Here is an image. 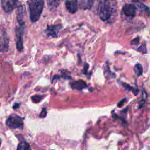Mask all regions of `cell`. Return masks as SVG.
I'll list each match as a JSON object with an SVG mask.
<instances>
[{
  "label": "cell",
  "instance_id": "cell-2",
  "mask_svg": "<svg viewBox=\"0 0 150 150\" xmlns=\"http://www.w3.org/2000/svg\"><path fill=\"white\" fill-rule=\"evenodd\" d=\"M97 11L100 19L103 21L108 20L113 13V8L108 1H100L97 7Z\"/></svg>",
  "mask_w": 150,
  "mask_h": 150
},
{
  "label": "cell",
  "instance_id": "cell-18",
  "mask_svg": "<svg viewBox=\"0 0 150 150\" xmlns=\"http://www.w3.org/2000/svg\"><path fill=\"white\" fill-rule=\"evenodd\" d=\"M42 98H43V96L41 95H35L31 97V100L32 102L38 103L42 99Z\"/></svg>",
  "mask_w": 150,
  "mask_h": 150
},
{
  "label": "cell",
  "instance_id": "cell-22",
  "mask_svg": "<svg viewBox=\"0 0 150 150\" xmlns=\"http://www.w3.org/2000/svg\"><path fill=\"white\" fill-rule=\"evenodd\" d=\"M125 100H126V98H125L124 99L121 100V101L118 103V107H122V106L124 105V103L125 101Z\"/></svg>",
  "mask_w": 150,
  "mask_h": 150
},
{
  "label": "cell",
  "instance_id": "cell-20",
  "mask_svg": "<svg viewBox=\"0 0 150 150\" xmlns=\"http://www.w3.org/2000/svg\"><path fill=\"white\" fill-rule=\"evenodd\" d=\"M47 114V111H46V108H43L39 115V117L40 118H45Z\"/></svg>",
  "mask_w": 150,
  "mask_h": 150
},
{
  "label": "cell",
  "instance_id": "cell-19",
  "mask_svg": "<svg viewBox=\"0 0 150 150\" xmlns=\"http://www.w3.org/2000/svg\"><path fill=\"white\" fill-rule=\"evenodd\" d=\"M137 50H138L139 52L142 53H146V45L145 44H142L141 45L138 49Z\"/></svg>",
  "mask_w": 150,
  "mask_h": 150
},
{
  "label": "cell",
  "instance_id": "cell-1",
  "mask_svg": "<svg viewBox=\"0 0 150 150\" xmlns=\"http://www.w3.org/2000/svg\"><path fill=\"white\" fill-rule=\"evenodd\" d=\"M28 2L30 12V19L32 22H36L39 19L41 15L44 1L42 0H31Z\"/></svg>",
  "mask_w": 150,
  "mask_h": 150
},
{
  "label": "cell",
  "instance_id": "cell-3",
  "mask_svg": "<svg viewBox=\"0 0 150 150\" xmlns=\"http://www.w3.org/2000/svg\"><path fill=\"white\" fill-rule=\"evenodd\" d=\"M6 124L8 127L12 129H22L23 125V119L18 115H12L6 120Z\"/></svg>",
  "mask_w": 150,
  "mask_h": 150
},
{
  "label": "cell",
  "instance_id": "cell-8",
  "mask_svg": "<svg viewBox=\"0 0 150 150\" xmlns=\"http://www.w3.org/2000/svg\"><path fill=\"white\" fill-rule=\"evenodd\" d=\"M26 14L25 8L23 5H19L18 6V11L16 15V19L19 25L25 24L24 18Z\"/></svg>",
  "mask_w": 150,
  "mask_h": 150
},
{
  "label": "cell",
  "instance_id": "cell-23",
  "mask_svg": "<svg viewBox=\"0 0 150 150\" xmlns=\"http://www.w3.org/2000/svg\"><path fill=\"white\" fill-rule=\"evenodd\" d=\"M19 105H20V104H19V103H15V104L13 105V108L14 109H15V108H18L19 107Z\"/></svg>",
  "mask_w": 150,
  "mask_h": 150
},
{
  "label": "cell",
  "instance_id": "cell-11",
  "mask_svg": "<svg viewBox=\"0 0 150 150\" xmlns=\"http://www.w3.org/2000/svg\"><path fill=\"white\" fill-rule=\"evenodd\" d=\"M70 85L73 89L78 90H81L87 87V83L82 80H79L77 81H75L71 83Z\"/></svg>",
  "mask_w": 150,
  "mask_h": 150
},
{
  "label": "cell",
  "instance_id": "cell-9",
  "mask_svg": "<svg viewBox=\"0 0 150 150\" xmlns=\"http://www.w3.org/2000/svg\"><path fill=\"white\" fill-rule=\"evenodd\" d=\"M62 28V25H56L53 26H48L45 30L46 33L49 36H52L53 38L57 37V32Z\"/></svg>",
  "mask_w": 150,
  "mask_h": 150
},
{
  "label": "cell",
  "instance_id": "cell-21",
  "mask_svg": "<svg viewBox=\"0 0 150 150\" xmlns=\"http://www.w3.org/2000/svg\"><path fill=\"white\" fill-rule=\"evenodd\" d=\"M139 40H140L139 37H137V38L134 39L132 40L131 41V44L134 45H138L139 43Z\"/></svg>",
  "mask_w": 150,
  "mask_h": 150
},
{
  "label": "cell",
  "instance_id": "cell-7",
  "mask_svg": "<svg viewBox=\"0 0 150 150\" xmlns=\"http://www.w3.org/2000/svg\"><path fill=\"white\" fill-rule=\"evenodd\" d=\"M122 12L128 17H134L136 13V6L132 4H125L122 6Z\"/></svg>",
  "mask_w": 150,
  "mask_h": 150
},
{
  "label": "cell",
  "instance_id": "cell-10",
  "mask_svg": "<svg viewBox=\"0 0 150 150\" xmlns=\"http://www.w3.org/2000/svg\"><path fill=\"white\" fill-rule=\"evenodd\" d=\"M67 11L71 13H74L78 9V2L77 1H67L65 2Z\"/></svg>",
  "mask_w": 150,
  "mask_h": 150
},
{
  "label": "cell",
  "instance_id": "cell-6",
  "mask_svg": "<svg viewBox=\"0 0 150 150\" xmlns=\"http://www.w3.org/2000/svg\"><path fill=\"white\" fill-rule=\"evenodd\" d=\"M18 1L15 0H3L1 1V6L5 12L10 13L15 8H18Z\"/></svg>",
  "mask_w": 150,
  "mask_h": 150
},
{
  "label": "cell",
  "instance_id": "cell-16",
  "mask_svg": "<svg viewBox=\"0 0 150 150\" xmlns=\"http://www.w3.org/2000/svg\"><path fill=\"white\" fill-rule=\"evenodd\" d=\"M60 2L58 1H47V5L50 9H56L59 5Z\"/></svg>",
  "mask_w": 150,
  "mask_h": 150
},
{
  "label": "cell",
  "instance_id": "cell-15",
  "mask_svg": "<svg viewBox=\"0 0 150 150\" xmlns=\"http://www.w3.org/2000/svg\"><path fill=\"white\" fill-rule=\"evenodd\" d=\"M135 2H136V5H137L138 8L140 11H145V12H148L149 13H150V9L147 6H146L145 4H144L143 3H142L141 2H138V1H137Z\"/></svg>",
  "mask_w": 150,
  "mask_h": 150
},
{
  "label": "cell",
  "instance_id": "cell-14",
  "mask_svg": "<svg viewBox=\"0 0 150 150\" xmlns=\"http://www.w3.org/2000/svg\"><path fill=\"white\" fill-rule=\"evenodd\" d=\"M16 150H32L30 145L26 142L23 141L20 142L17 147Z\"/></svg>",
  "mask_w": 150,
  "mask_h": 150
},
{
  "label": "cell",
  "instance_id": "cell-17",
  "mask_svg": "<svg viewBox=\"0 0 150 150\" xmlns=\"http://www.w3.org/2000/svg\"><path fill=\"white\" fill-rule=\"evenodd\" d=\"M120 83H121V85H122V86H123L125 88H126L127 90H128L132 91L134 93V94L137 95V94L138 93L139 90H138L137 88V89H135V88H133V87H131L130 86H129L128 84L124 83H123V82H120Z\"/></svg>",
  "mask_w": 150,
  "mask_h": 150
},
{
  "label": "cell",
  "instance_id": "cell-4",
  "mask_svg": "<svg viewBox=\"0 0 150 150\" xmlns=\"http://www.w3.org/2000/svg\"><path fill=\"white\" fill-rule=\"evenodd\" d=\"M25 32V24L19 25L15 30L16 35V46L19 51H22L23 48V35Z\"/></svg>",
  "mask_w": 150,
  "mask_h": 150
},
{
  "label": "cell",
  "instance_id": "cell-12",
  "mask_svg": "<svg viewBox=\"0 0 150 150\" xmlns=\"http://www.w3.org/2000/svg\"><path fill=\"white\" fill-rule=\"evenodd\" d=\"M93 2H94L91 0H82L78 2L80 8L84 10L90 9L92 7Z\"/></svg>",
  "mask_w": 150,
  "mask_h": 150
},
{
  "label": "cell",
  "instance_id": "cell-13",
  "mask_svg": "<svg viewBox=\"0 0 150 150\" xmlns=\"http://www.w3.org/2000/svg\"><path fill=\"white\" fill-rule=\"evenodd\" d=\"M134 70L137 76H141L143 73V67L140 63H137L134 67Z\"/></svg>",
  "mask_w": 150,
  "mask_h": 150
},
{
  "label": "cell",
  "instance_id": "cell-5",
  "mask_svg": "<svg viewBox=\"0 0 150 150\" xmlns=\"http://www.w3.org/2000/svg\"><path fill=\"white\" fill-rule=\"evenodd\" d=\"M9 47V39L6 30L0 28V52H6Z\"/></svg>",
  "mask_w": 150,
  "mask_h": 150
},
{
  "label": "cell",
  "instance_id": "cell-24",
  "mask_svg": "<svg viewBox=\"0 0 150 150\" xmlns=\"http://www.w3.org/2000/svg\"><path fill=\"white\" fill-rule=\"evenodd\" d=\"M1 142H2V140H1V139L0 138V146H1Z\"/></svg>",
  "mask_w": 150,
  "mask_h": 150
}]
</instances>
